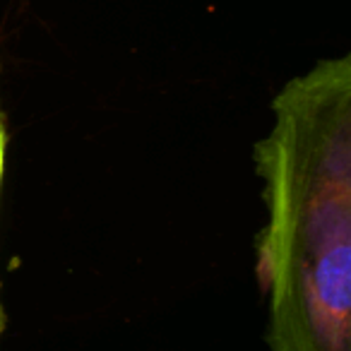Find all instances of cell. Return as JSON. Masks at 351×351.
<instances>
[{"instance_id": "6da1fadb", "label": "cell", "mask_w": 351, "mask_h": 351, "mask_svg": "<svg viewBox=\"0 0 351 351\" xmlns=\"http://www.w3.org/2000/svg\"><path fill=\"white\" fill-rule=\"evenodd\" d=\"M253 147L267 221L258 279L269 351H351V58L320 60L272 101Z\"/></svg>"}, {"instance_id": "7a4b0ae2", "label": "cell", "mask_w": 351, "mask_h": 351, "mask_svg": "<svg viewBox=\"0 0 351 351\" xmlns=\"http://www.w3.org/2000/svg\"><path fill=\"white\" fill-rule=\"evenodd\" d=\"M3 327H5V311L0 306V335H3Z\"/></svg>"}]
</instances>
